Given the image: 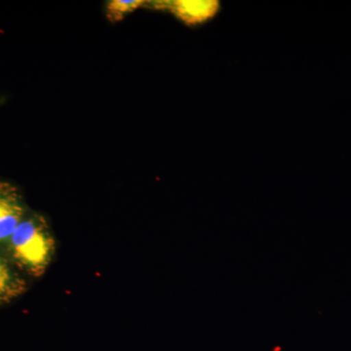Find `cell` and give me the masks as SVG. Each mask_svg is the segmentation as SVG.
Wrapping results in <instances>:
<instances>
[{"label": "cell", "instance_id": "cell-5", "mask_svg": "<svg viewBox=\"0 0 351 351\" xmlns=\"http://www.w3.org/2000/svg\"><path fill=\"white\" fill-rule=\"evenodd\" d=\"M145 2L143 0H112L106 5V15L110 22H120L129 14L144 6Z\"/></svg>", "mask_w": 351, "mask_h": 351}, {"label": "cell", "instance_id": "cell-3", "mask_svg": "<svg viewBox=\"0 0 351 351\" xmlns=\"http://www.w3.org/2000/svg\"><path fill=\"white\" fill-rule=\"evenodd\" d=\"M149 5L158 10H167L174 14L178 19L188 25L203 24L212 19L219 11L217 1H154L147 2Z\"/></svg>", "mask_w": 351, "mask_h": 351}, {"label": "cell", "instance_id": "cell-4", "mask_svg": "<svg viewBox=\"0 0 351 351\" xmlns=\"http://www.w3.org/2000/svg\"><path fill=\"white\" fill-rule=\"evenodd\" d=\"M27 290V283L19 270L0 253V306L10 304Z\"/></svg>", "mask_w": 351, "mask_h": 351}, {"label": "cell", "instance_id": "cell-2", "mask_svg": "<svg viewBox=\"0 0 351 351\" xmlns=\"http://www.w3.org/2000/svg\"><path fill=\"white\" fill-rule=\"evenodd\" d=\"M29 212L17 186L11 182H0V247L5 246Z\"/></svg>", "mask_w": 351, "mask_h": 351}, {"label": "cell", "instance_id": "cell-1", "mask_svg": "<svg viewBox=\"0 0 351 351\" xmlns=\"http://www.w3.org/2000/svg\"><path fill=\"white\" fill-rule=\"evenodd\" d=\"M4 247L6 257L16 269L38 278L53 262L56 239L45 217L29 212Z\"/></svg>", "mask_w": 351, "mask_h": 351}]
</instances>
